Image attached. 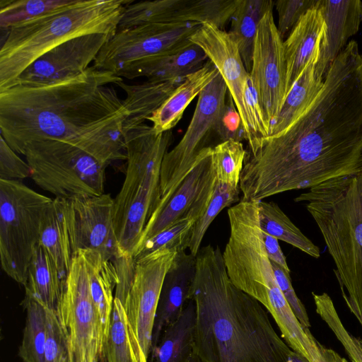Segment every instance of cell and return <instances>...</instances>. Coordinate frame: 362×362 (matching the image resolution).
<instances>
[{
    "instance_id": "cell-38",
    "label": "cell",
    "mask_w": 362,
    "mask_h": 362,
    "mask_svg": "<svg viewBox=\"0 0 362 362\" xmlns=\"http://www.w3.org/2000/svg\"><path fill=\"white\" fill-rule=\"evenodd\" d=\"M240 187H234L217 182L209 204L202 217L194 224L189 233L188 249L197 256L202 239L216 216L226 206L240 200Z\"/></svg>"
},
{
    "instance_id": "cell-23",
    "label": "cell",
    "mask_w": 362,
    "mask_h": 362,
    "mask_svg": "<svg viewBox=\"0 0 362 362\" xmlns=\"http://www.w3.org/2000/svg\"><path fill=\"white\" fill-rule=\"evenodd\" d=\"M38 244L50 255L65 280L74 254L68 214V200L55 197L46 207Z\"/></svg>"
},
{
    "instance_id": "cell-15",
    "label": "cell",
    "mask_w": 362,
    "mask_h": 362,
    "mask_svg": "<svg viewBox=\"0 0 362 362\" xmlns=\"http://www.w3.org/2000/svg\"><path fill=\"white\" fill-rule=\"evenodd\" d=\"M211 154L212 147L204 148L193 168L167 202L151 215L134 253L147 240L178 220L189 218L197 221L205 213L216 185Z\"/></svg>"
},
{
    "instance_id": "cell-19",
    "label": "cell",
    "mask_w": 362,
    "mask_h": 362,
    "mask_svg": "<svg viewBox=\"0 0 362 362\" xmlns=\"http://www.w3.org/2000/svg\"><path fill=\"white\" fill-rule=\"evenodd\" d=\"M317 8L324 18L325 31L320 45L315 74L324 81L347 40L359 30L362 22V1L318 0Z\"/></svg>"
},
{
    "instance_id": "cell-48",
    "label": "cell",
    "mask_w": 362,
    "mask_h": 362,
    "mask_svg": "<svg viewBox=\"0 0 362 362\" xmlns=\"http://www.w3.org/2000/svg\"><path fill=\"white\" fill-rule=\"evenodd\" d=\"M129 326V325H128ZM129 336L131 344L132 353L134 362H147V358L145 356L142 349H141L138 340L129 326Z\"/></svg>"
},
{
    "instance_id": "cell-12",
    "label": "cell",
    "mask_w": 362,
    "mask_h": 362,
    "mask_svg": "<svg viewBox=\"0 0 362 362\" xmlns=\"http://www.w3.org/2000/svg\"><path fill=\"white\" fill-rule=\"evenodd\" d=\"M201 25L193 22L154 23L117 30L103 47L93 66L116 75L133 62L182 46Z\"/></svg>"
},
{
    "instance_id": "cell-42",
    "label": "cell",
    "mask_w": 362,
    "mask_h": 362,
    "mask_svg": "<svg viewBox=\"0 0 362 362\" xmlns=\"http://www.w3.org/2000/svg\"><path fill=\"white\" fill-rule=\"evenodd\" d=\"M214 132L221 142L247 141L245 130L232 96L228 93L214 126Z\"/></svg>"
},
{
    "instance_id": "cell-47",
    "label": "cell",
    "mask_w": 362,
    "mask_h": 362,
    "mask_svg": "<svg viewBox=\"0 0 362 362\" xmlns=\"http://www.w3.org/2000/svg\"><path fill=\"white\" fill-rule=\"evenodd\" d=\"M317 346L320 350V356L315 362H347L337 352L324 346L319 341H317Z\"/></svg>"
},
{
    "instance_id": "cell-9",
    "label": "cell",
    "mask_w": 362,
    "mask_h": 362,
    "mask_svg": "<svg viewBox=\"0 0 362 362\" xmlns=\"http://www.w3.org/2000/svg\"><path fill=\"white\" fill-rule=\"evenodd\" d=\"M23 156L33 180L56 197L70 199L104 194L107 166L69 142L49 139L33 141Z\"/></svg>"
},
{
    "instance_id": "cell-39",
    "label": "cell",
    "mask_w": 362,
    "mask_h": 362,
    "mask_svg": "<svg viewBox=\"0 0 362 362\" xmlns=\"http://www.w3.org/2000/svg\"><path fill=\"white\" fill-rule=\"evenodd\" d=\"M316 312L341 342L351 362H362V339L352 335L343 325L330 296L313 293Z\"/></svg>"
},
{
    "instance_id": "cell-24",
    "label": "cell",
    "mask_w": 362,
    "mask_h": 362,
    "mask_svg": "<svg viewBox=\"0 0 362 362\" xmlns=\"http://www.w3.org/2000/svg\"><path fill=\"white\" fill-rule=\"evenodd\" d=\"M218 71L208 59L196 71L185 76L183 81L148 119L156 134L171 130L181 119L193 99L214 79Z\"/></svg>"
},
{
    "instance_id": "cell-2",
    "label": "cell",
    "mask_w": 362,
    "mask_h": 362,
    "mask_svg": "<svg viewBox=\"0 0 362 362\" xmlns=\"http://www.w3.org/2000/svg\"><path fill=\"white\" fill-rule=\"evenodd\" d=\"M189 300L195 305L194 352L204 362H286L292 349L267 310L232 283L218 246L199 250Z\"/></svg>"
},
{
    "instance_id": "cell-8",
    "label": "cell",
    "mask_w": 362,
    "mask_h": 362,
    "mask_svg": "<svg viewBox=\"0 0 362 362\" xmlns=\"http://www.w3.org/2000/svg\"><path fill=\"white\" fill-rule=\"evenodd\" d=\"M52 199L19 180H0V259L5 273L25 286L44 211Z\"/></svg>"
},
{
    "instance_id": "cell-10",
    "label": "cell",
    "mask_w": 362,
    "mask_h": 362,
    "mask_svg": "<svg viewBox=\"0 0 362 362\" xmlns=\"http://www.w3.org/2000/svg\"><path fill=\"white\" fill-rule=\"evenodd\" d=\"M227 92L226 84L218 72L198 95L194 114L185 133L163 158L159 197L153 213L164 206L193 168L202 151L208 147L206 144L225 104Z\"/></svg>"
},
{
    "instance_id": "cell-49",
    "label": "cell",
    "mask_w": 362,
    "mask_h": 362,
    "mask_svg": "<svg viewBox=\"0 0 362 362\" xmlns=\"http://www.w3.org/2000/svg\"><path fill=\"white\" fill-rule=\"evenodd\" d=\"M286 362H310L305 357L301 354L291 351Z\"/></svg>"
},
{
    "instance_id": "cell-16",
    "label": "cell",
    "mask_w": 362,
    "mask_h": 362,
    "mask_svg": "<svg viewBox=\"0 0 362 362\" xmlns=\"http://www.w3.org/2000/svg\"><path fill=\"white\" fill-rule=\"evenodd\" d=\"M67 200L74 252L89 249L99 252L107 259L121 257L114 226V199L110 194Z\"/></svg>"
},
{
    "instance_id": "cell-44",
    "label": "cell",
    "mask_w": 362,
    "mask_h": 362,
    "mask_svg": "<svg viewBox=\"0 0 362 362\" xmlns=\"http://www.w3.org/2000/svg\"><path fill=\"white\" fill-rule=\"evenodd\" d=\"M32 170L27 163L21 159L0 136V180H18L31 177Z\"/></svg>"
},
{
    "instance_id": "cell-32",
    "label": "cell",
    "mask_w": 362,
    "mask_h": 362,
    "mask_svg": "<svg viewBox=\"0 0 362 362\" xmlns=\"http://www.w3.org/2000/svg\"><path fill=\"white\" fill-rule=\"evenodd\" d=\"M259 227L264 233L318 258L320 248L308 238L274 202H257Z\"/></svg>"
},
{
    "instance_id": "cell-21",
    "label": "cell",
    "mask_w": 362,
    "mask_h": 362,
    "mask_svg": "<svg viewBox=\"0 0 362 362\" xmlns=\"http://www.w3.org/2000/svg\"><path fill=\"white\" fill-rule=\"evenodd\" d=\"M208 59L204 51L189 40L170 52L133 62L116 75L122 78L146 77L151 81H168L185 78L200 69Z\"/></svg>"
},
{
    "instance_id": "cell-13",
    "label": "cell",
    "mask_w": 362,
    "mask_h": 362,
    "mask_svg": "<svg viewBox=\"0 0 362 362\" xmlns=\"http://www.w3.org/2000/svg\"><path fill=\"white\" fill-rule=\"evenodd\" d=\"M249 74L269 136L286 95L284 40L274 22L273 9L265 13L258 25Z\"/></svg>"
},
{
    "instance_id": "cell-40",
    "label": "cell",
    "mask_w": 362,
    "mask_h": 362,
    "mask_svg": "<svg viewBox=\"0 0 362 362\" xmlns=\"http://www.w3.org/2000/svg\"><path fill=\"white\" fill-rule=\"evenodd\" d=\"M196 221L183 218L155 236L147 240L134 253L133 259L147 255L156 250L168 248L186 250L189 233Z\"/></svg>"
},
{
    "instance_id": "cell-35",
    "label": "cell",
    "mask_w": 362,
    "mask_h": 362,
    "mask_svg": "<svg viewBox=\"0 0 362 362\" xmlns=\"http://www.w3.org/2000/svg\"><path fill=\"white\" fill-rule=\"evenodd\" d=\"M78 0H1L0 28L7 31L45 16L64 10Z\"/></svg>"
},
{
    "instance_id": "cell-27",
    "label": "cell",
    "mask_w": 362,
    "mask_h": 362,
    "mask_svg": "<svg viewBox=\"0 0 362 362\" xmlns=\"http://www.w3.org/2000/svg\"><path fill=\"white\" fill-rule=\"evenodd\" d=\"M318 49L287 93L269 136L279 134L287 129L313 103L324 85V81L315 74L319 59Z\"/></svg>"
},
{
    "instance_id": "cell-29",
    "label": "cell",
    "mask_w": 362,
    "mask_h": 362,
    "mask_svg": "<svg viewBox=\"0 0 362 362\" xmlns=\"http://www.w3.org/2000/svg\"><path fill=\"white\" fill-rule=\"evenodd\" d=\"M194 325L195 305L189 300L180 317L163 331L151 349L152 362H188L194 352Z\"/></svg>"
},
{
    "instance_id": "cell-5",
    "label": "cell",
    "mask_w": 362,
    "mask_h": 362,
    "mask_svg": "<svg viewBox=\"0 0 362 362\" xmlns=\"http://www.w3.org/2000/svg\"><path fill=\"white\" fill-rule=\"evenodd\" d=\"M134 0H78L73 6L8 30L0 49V90L8 88L37 58L82 35H113Z\"/></svg>"
},
{
    "instance_id": "cell-45",
    "label": "cell",
    "mask_w": 362,
    "mask_h": 362,
    "mask_svg": "<svg viewBox=\"0 0 362 362\" xmlns=\"http://www.w3.org/2000/svg\"><path fill=\"white\" fill-rule=\"evenodd\" d=\"M277 284L296 317L304 329H310V322L306 309L297 296L291 284L290 273L271 261Z\"/></svg>"
},
{
    "instance_id": "cell-17",
    "label": "cell",
    "mask_w": 362,
    "mask_h": 362,
    "mask_svg": "<svg viewBox=\"0 0 362 362\" xmlns=\"http://www.w3.org/2000/svg\"><path fill=\"white\" fill-rule=\"evenodd\" d=\"M112 36L94 33L66 41L37 58L9 87L49 84L81 74Z\"/></svg>"
},
{
    "instance_id": "cell-7",
    "label": "cell",
    "mask_w": 362,
    "mask_h": 362,
    "mask_svg": "<svg viewBox=\"0 0 362 362\" xmlns=\"http://www.w3.org/2000/svg\"><path fill=\"white\" fill-rule=\"evenodd\" d=\"M230 236L223 255L232 283L256 299L270 313L282 334L299 322L283 295L265 250L257 202L240 200L228 210Z\"/></svg>"
},
{
    "instance_id": "cell-46",
    "label": "cell",
    "mask_w": 362,
    "mask_h": 362,
    "mask_svg": "<svg viewBox=\"0 0 362 362\" xmlns=\"http://www.w3.org/2000/svg\"><path fill=\"white\" fill-rule=\"evenodd\" d=\"M261 231L264 248L269 259L290 273L286 257L280 247L278 240L262 230Z\"/></svg>"
},
{
    "instance_id": "cell-22",
    "label": "cell",
    "mask_w": 362,
    "mask_h": 362,
    "mask_svg": "<svg viewBox=\"0 0 362 362\" xmlns=\"http://www.w3.org/2000/svg\"><path fill=\"white\" fill-rule=\"evenodd\" d=\"M325 31V23L316 5L301 17L284 41L286 62V95L309 60L320 49Z\"/></svg>"
},
{
    "instance_id": "cell-25",
    "label": "cell",
    "mask_w": 362,
    "mask_h": 362,
    "mask_svg": "<svg viewBox=\"0 0 362 362\" xmlns=\"http://www.w3.org/2000/svg\"><path fill=\"white\" fill-rule=\"evenodd\" d=\"M185 78L163 82L147 80L133 85L127 84L123 81L117 83L116 85L126 93V98L123 100L126 111L123 121L124 136L128 132L144 124Z\"/></svg>"
},
{
    "instance_id": "cell-36",
    "label": "cell",
    "mask_w": 362,
    "mask_h": 362,
    "mask_svg": "<svg viewBox=\"0 0 362 362\" xmlns=\"http://www.w3.org/2000/svg\"><path fill=\"white\" fill-rule=\"evenodd\" d=\"M99 362H134L125 310L122 302L116 298L108 333L101 346Z\"/></svg>"
},
{
    "instance_id": "cell-26",
    "label": "cell",
    "mask_w": 362,
    "mask_h": 362,
    "mask_svg": "<svg viewBox=\"0 0 362 362\" xmlns=\"http://www.w3.org/2000/svg\"><path fill=\"white\" fill-rule=\"evenodd\" d=\"M82 250L87 267L90 293L100 322L103 342L108 333L113 309V291L118 282L117 268L114 260L103 257L99 252Z\"/></svg>"
},
{
    "instance_id": "cell-28",
    "label": "cell",
    "mask_w": 362,
    "mask_h": 362,
    "mask_svg": "<svg viewBox=\"0 0 362 362\" xmlns=\"http://www.w3.org/2000/svg\"><path fill=\"white\" fill-rule=\"evenodd\" d=\"M64 281L50 255L37 244L28 270L24 286L25 296L35 299L45 308L57 310Z\"/></svg>"
},
{
    "instance_id": "cell-31",
    "label": "cell",
    "mask_w": 362,
    "mask_h": 362,
    "mask_svg": "<svg viewBox=\"0 0 362 362\" xmlns=\"http://www.w3.org/2000/svg\"><path fill=\"white\" fill-rule=\"evenodd\" d=\"M272 0H238L230 18V37L237 43L247 71L252 69V54L258 25L267 11L273 9Z\"/></svg>"
},
{
    "instance_id": "cell-33",
    "label": "cell",
    "mask_w": 362,
    "mask_h": 362,
    "mask_svg": "<svg viewBox=\"0 0 362 362\" xmlns=\"http://www.w3.org/2000/svg\"><path fill=\"white\" fill-rule=\"evenodd\" d=\"M187 0H155L132 2L124 9L117 30L154 23H182Z\"/></svg>"
},
{
    "instance_id": "cell-4",
    "label": "cell",
    "mask_w": 362,
    "mask_h": 362,
    "mask_svg": "<svg viewBox=\"0 0 362 362\" xmlns=\"http://www.w3.org/2000/svg\"><path fill=\"white\" fill-rule=\"evenodd\" d=\"M294 200L305 202L335 264L345 303L362 327V172L330 179Z\"/></svg>"
},
{
    "instance_id": "cell-3",
    "label": "cell",
    "mask_w": 362,
    "mask_h": 362,
    "mask_svg": "<svg viewBox=\"0 0 362 362\" xmlns=\"http://www.w3.org/2000/svg\"><path fill=\"white\" fill-rule=\"evenodd\" d=\"M121 81L114 73L91 66L54 83L0 90L1 136L22 155L35 141L73 144L93 127L126 112L123 100L107 86Z\"/></svg>"
},
{
    "instance_id": "cell-1",
    "label": "cell",
    "mask_w": 362,
    "mask_h": 362,
    "mask_svg": "<svg viewBox=\"0 0 362 362\" xmlns=\"http://www.w3.org/2000/svg\"><path fill=\"white\" fill-rule=\"evenodd\" d=\"M362 172V54L351 40L338 54L313 103L279 134L247 151L241 200L259 202Z\"/></svg>"
},
{
    "instance_id": "cell-14",
    "label": "cell",
    "mask_w": 362,
    "mask_h": 362,
    "mask_svg": "<svg viewBox=\"0 0 362 362\" xmlns=\"http://www.w3.org/2000/svg\"><path fill=\"white\" fill-rule=\"evenodd\" d=\"M177 252L163 248L134 259L130 288L122 305L128 325L147 358L163 283Z\"/></svg>"
},
{
    "instance_id": "cell-20",
    "label": "cell",
    "mask_w": 362,
    "mask_h": 362,
    "mask_svg": "<svg viewBox=\"0 0 362 362\" xmlns=\"http://www.w3.org/2000/svg\"><path fill=\"white\" fill-rule=\"evenodd\" d=\"M197 256L179 250L165 274L155 316L151 349L163 331L182 315L195 279Z\"/></svg>"
},
{
    "instance_id": "cell-18",
    "label": "cell",
    "mask_w": 362,
    "mask_h": 362,
    "mask_svg": "<svg viewBox=\"0 0 362 362\" xmlns=\"http://www.w3.org/2000/svg\"><path fill=\"white\" fill-rule=\"evenodd\" d=\"M189 40L204 51L223 78L228 92L232 96L240 115L248 141L250 127L245 102V90L249 73L245 69L237 43L228 32L210 23L202 25Z\"/></svg>"
},
{
    "instance_id": "cell-30",
    "label": "cell",
    "mask_w": 362,
    "mask_h": 362,
    "mask_svg": "<svg viewBox=\"0 0 362 362\" xmlns=\"http://www.w3.org/2000/svg\"><path fill=\"white\" fill-rule=\"evenodd\" d=\"M126 112L90 128L73 145L107 166L112 161L127 160L123 121Z\"/></svg>"
},
{
    "instance_id": "cell-11",
    "label": "cell",
    "mask_w": 362,
    "mask_h": 362,
    "mask_svg": "<svg viewBox=\"0 0 362 362\" xmlns=\"http://www.w3.org/2000/svg\"><path fill=\"white\" fill-rule=\"evenodd\" d=\"M57 313L67 337L69 356L75 362H99L103 335L82 249L73 254Z\"/></svg>"
},
{
    "instance_id": "cell-51",
    "label": "cell",
    "mask_w": 362,
    "mask_h": 362,
    "mask_svg": "<svg viewBox=\"0 0 362 362\" xmlns=\"http://www.w3.org/2000/svg\"><path fill=\"white\" fill-rule=\"evenodd\" d=\"M69 362H75V361L69 356Z\"/></svg>"
},
{
    "instance_id": "cell-6",
    "label": "cell",
    "mask_w": 362,
    "mask_h": 362,
    "mask_svg": "<svg viewBox=\"0 0 362 362\" xmlns=\"http://www.w3.org/2000/svg\"><path fill=\"white\" fill-rule=\"evenodd\" d=\"M172 130L156 134L143 124L124 136L125 178L114 199V226L121 257L132 258L141 235L157 204L163 158Z\"/></svg>"
},
{
    "instance_id": "cell-41",
    "label": "cell",
    "mask_w": 362,
    "mask_h": 362,
    "mask_svg": "<svg viewBox=\"0 0 362 362\" xmlns=\"http://www.w3.org/2000/svg\"><path fill=\"white\" fill-rule=\"evenodd\" d=\"M45 362H69L68 340L57 310L46 308Z\"/></svg>"
},
{
    "instance_id": "cell-43",
    "label": "cell",
    "mask_w": 362,
    "mask_h": 362,
    "mask_svg": "<svg viewBox=\"0 0 362 362\" xmlns=\"http://www.w3.org/2000/svg\"><path fill=\"white\" fill-rule=\"evenodd\" d=\"M318 0H278L274 6L278 14L277 29L284 40L301 17L316 6Z\"/></svg>"
},
{
    "instance_id": "cell-37",
    "label": "cell",
    "mask_w": 362,
    "mask_h": 362,
    "mask_svg": "<svg viewBox=\"0 0 362 362\" xmlns=\"http://www.w3.org/2000/svg\"><path fill=\"white\" fill-rule=\"evenodd\" d=\"M247 151L243 143L229 140L212 148V163L218 182L239 187Z\"/></svg>"
},
{
    "instance_id": "cell-50",
    "label": "cell",
    "mask_w": 362,
    "mask_h": 362,
    "mask_svg": "<svg viewBox=\"0 0 362 362\" xmlns=\"http://www.w3.org/2000/svg\"><path fill=\"white\" fill-rule=\"evenodd\" d=\"M188 362H204L194 352L192 354Z\"/></svg>"
},
{
    "instance_id": "cell-34",
    "label": "cell",
    "mask_w": 362,
    "mask_h": 362,
    "mask_svg": "<svg viewBox=\"0 0 362 362\" xmlns=\"http://www.w3.org/2000/svg\"><path fill=\"white\" fill-rule=\"evenodd\" d=\"M23 305L26 317L18 356L24 362H45L46 308L25 296Z\"/></svg>"
}]
</instances>
